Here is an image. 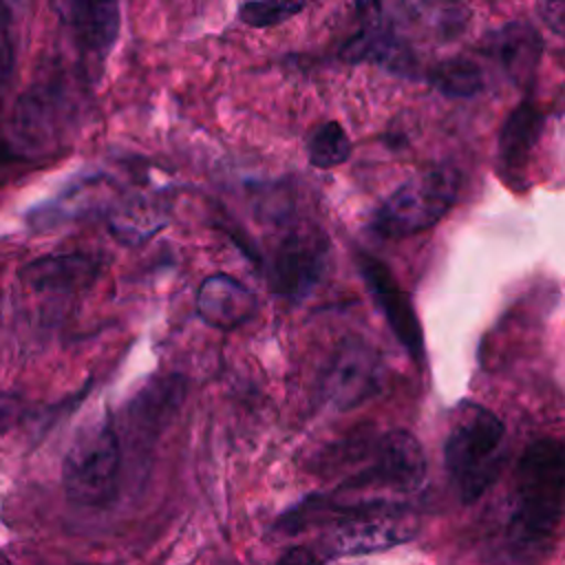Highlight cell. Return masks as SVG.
<instances>
[{
    "mask_svg": "<svg viewBox=\"0 0 565 565\" xmlns=\"http://www.w3.org/2000/svg\"><path fill=\"white\" fill-rule=\"evenodd\" d=\"M492 53L512 84L530 86L543 55V38L530 22L516 20L492 35Z\"/></svg>",
    "mask_w": 565,
    "mask_h": 565,
    "instance_id": "cell-13",
    "label": "cell"
},
{
    "mask_svg": "<svg viewBox=\"0 0 565 565\" xmlns=\"http://www.w3.org/2000/svg\"><path fill=\"white\" fill-rule=\"evenodd\" d=\"M86 55L106 57L119 33V0H53Z\"/></svg>",
    "mask_w": 565,
    "mask_h": 565,
    "instance_id": "cell-11",
    "label": "cell"
},
{
    "mask_svg": "<svg viewBox=\"0 0 565 565\" xmlns=\"http://www.w3.org/2000/svg\"><path fill=\"white\" fill-rule=\"evenodd\" d=\"M459 174L450 166H433L404 181L373 214L371 227L386 238L419 234L439 223L455 205Z\"/></svg>",
    "mask_w": 565,
    "mask_h": 565,
    "instance_id": "cell-4",
    "label": "cell"
},
{
    "mask_svg": "<svg viewBox=\"0 0 565 565\" xmlns=\"http://www.w3.org/2000/svg\"><path fill=\"white\" fill-rule=\"evenodd\" d=\"M305 9V0H247L238 9V18L254 29L276 26Z\"/></svg>",
    "mask_w": 565,
    "mask_h": 565,
    "instance_id": "cell-20",
    "label": "cell"
},
{
    "mask_svg": "<svg viewBox=\"0 0 565 565\" xmlns=\"http://www.w3.org/2000/svg\"><path fill=\"white\" fill-rule=\"evenodd\" d=\"M97 271V260L86 254H55L29 263L22 269V278L35 289L68 291L88 285Z\"/></svg>",
    "mask_w": 565,
    "mask_h": 565,
    "instance_id": "cell-15",
    "label": "cell"
},
{
    "mask_svg": "<svg viewBox=\"0 0 565 565\" xmlns=\"http://www.w3.org/2000/svg\"><path fill=\"white\" fill-rule=\"evenodd\" d=\"M444 461L457 497L472 503L497 481L505 461V426L486 406L461 402L448 426Z\"/></svg>",
    "mask_w": 565,
    "mask_h": 565,
    "instance_id": "cell-2",
    "label": "cell"
},
{
    "mask_svg": "<svg viewBox=\"0 0 565 565\" xmlns=\"http://www.w3.org/2000/svg\"><path fill=\"white\" fill-rule=\"evenodd\" d=\"M223 565H234V563H223Z\"/></svg>",
    "mask_w": 565,
    "mask_h": 565,
    "instance_id": "cell-24",
    "label": "cell"
},
{
    "mask_svg": "<svg viewBox=\"0 0 565 565\" xmlns=\"http://www.w3.org/2000/svg\"><path fill=\"white\" fill-rule=\"evenodd\" d=\"M419 523L402 508L373 510L342 516V521L322 539L327 558L342 554H366L413 541Z\"/></svg>",
    "mask_w": 565,
    "mask_h": 565,
    "instance_id": "cell-5",
    "label": "cell"
},
{
    "mask_svg": "<svg viewBox=\"0 0 565 565\" xmlns=\"http://www.w3.org/2000/svg\"><path fill=\"white\" fill-rule=\"evenodd\" d=\"M163 223H166V218L154 203L137 199V201L121 205V210L113 214L110 230H113V234L119 236V241L139 243V241H146L148 236H152Z\"/></svg>",
    "mask_w": 565,
    "mask_h": 565,
    "instance_id": "cell-18",
    "label": "cell"
},
{
    "mask_svg": "<svg viewBox=\"0 0 565 565\" xmlns=\"http://www.w3.org/2000/svg\"><path fill=\"white\" fill-rule=\"evenodd\" d=\"M329 247L318 230H291L271 256V285L280 296L302 298L324 276Z\"/></svg>",
    "mask_w": 565,
    "mask_h": 565,
    "instance_id": "cell-8",
    "label": "cell"
},
{
    "mask_svg": "<svg viewBox=\"0 0 565 565\" xmlns=\"http://www.w3.org/2000/svg\"><path fill=\"white\" fill-rule=\"evenodd\" d=\"M358 267H360V274H362L375 305L380 307L382 316L386 318L388 327L393 329L395 338L402 342V347L408 351V355L417 364H422L424 338H422L419 320L413 311V305H411L406 291L397 285L391 269L375 256L360 252Z\"/></svg>",
    "mask_w": 565,
    "mask_h": 565,
    "instance_id": "cell-10",
    "label": "cell"
},
{
    "mask_svg": "<svg viewBox=\"0 0 565 565\" xmlns=\"http://www.w3.org/2000/svg\"><path fill=\"white\" fill-rule=\"evenodd\" d=\"M382 360L358 338L342 342L324 371L322 397L335 411H349L373 397L382 386Z\"/></svg>",
    "mask_w": 565,
    "mask_h": 565,
    "instance_id": "cell-6",
    "label": "cell"
},
{
    "mask_svg": "<svg viewBox=\"0 0 565 565\" xmlns=\"http://www.w3.org/2000/svg\"><path fill=\"white\" fill-rule=\"evenodd\" d=\"M68 121V99L60 90L42 86L15 102L9 117V135L22 152H46L62 141Z\"/></svg>",
    "mask_w": 565,
    "mask_h": 565,
    "instance_id": "cell-7",
    "label": "cell"
},
{
    "mask_svg": "<svg viewBox=\"0 0 565 565\" xmlns=\"http://www.w3.org/2000/svg\"><path fill=\"white\" fill-rule=\"evenodd\" d=\"M543 22L561 35L565 31V0H536Z\"/></svg>",
    "mask_w": 565,
    "mask_h": 565,
    "instance_id": "cell-22",
    "label": "cell"
},
{
    "mask_svg": "<svg viewBox=\"0 0 565 565\" xmlns=\"http://www.w3.org/2000/svg\"><path fill=\"white\" fill-rule=\"evenodd\" d=\"M256 296L227 274L207 276L196 294V311L210 327L234 329L256 313Z\"/></svg>",
    "mask_w": 565,
    "mask_h": 565,
    "instance_id": "cell-12",
    "label": "cell"
},
{
    "mask_svg": "<svg viewBox=\"0 0 565 565\" xmlns=\"http://www.w3.org/2000/svg\"><path fill=\"white\" fill-rule=\"evenodd\" d=\"M360 31L342 46L340 57L351 64L375 62L393 73L413 75L417 60L406 42H402L384 22L382 0H355Z\"/></svg>",
    "mask_w": 565,
    "mask_h": 565,
    "instance_id": "cell-9",
    "label": "cell"
},
{
    "mask_svg": "<svg viewBox=\"0 0 565 565\" xmlns=\"http://www.w3.org/2000/svg\"><path fill=\"white\" fill-rule=\"evenodd\" d=\"M545 126L543 110L525 99L505 117L499 132V161L508 177H521Z\"/></svg>",
    "mask_w": 565,
    "mask_h": 565,
    "instance_id": "cell-14",
    "label": "cell"
},
{
    "mask_svg": "<svg viewBox=\"0 0 565 565\" xmlns=\"http://www.w3.org/2000/svg\"><path fill=\"white\" fill-rule=\"evenodd\" d=\"M307 152H309V163L313 168L329 170L349 159L351 141L338 121H327L311 135Z\"/></svg>",
    "mask_w": 565,
    "mask_h": 565,
    "instance_id": "cell-19",
    "label": "cell"
},
{
    "mask_svg": "<svg viewBox=\"0 0 565 565\" xmlns=\"http://www.w3.org/2000/svg\"><path fill=\"white\" fill-rule=\"evenodd\" d=\"M0 565H11V563H9V558H7L4 554H0Z\"/></svg>",
    "mask_w": 565,
    "mask_h": 565,
    "instance_id": "cell-23",
    "label": "cell"
},
{
    "mask_svg": "<svg viewBox=\"0 0 565 565\" xmlns=\"http://www.w3.org/2000/svg\"><path fill=\"white\" fill-rule=\"evenodd\" d=\"M428 82L450 99L472 97L483 88L481 68L466 57H450V60L437 62L428 71Z\"/></svg>",
    "mask_w": 565,
    "mask_h": 565,
    "instance_id": "cell-16",
    "label": "cell"
},
{
    "mask_svg": "<svg viewBox=\"0 0 565 565\" xmlns=\"http://www.w3.org/2000/svg\"><path fill=\"white\" fill-rule=\"evenodd\" d=\"M402 9L408 20L437 35H457L468 20L466 9L457 0H402Z\"/></svg>",
    "mask_w": 565,
    "mask_h": 565,
    "instance_id": "cell-17",
    "label": "cell"
},
{
    "mask_svg": "<svg viewBox=\"0 0 565 565\" xmlns=\"http://www.w3.org/2000/svg\"><path fill=\"white\" fill-rule=\"evenodd\" d=\"M565 501V450L558 439H539L525 448L514 470L510 541L525 550L543 547L556 532Z\"/></svg>",
    "mask_w": 565,
    "mask_h": 565,
    "instance_id": "cell-1",
    "label": "cell"
},
{
    "mask_svg": "<svg viewBox=\"0 0 565 565\" xmlns=\"http://www.w3.org/2000/svg\"><path fill=\"white\" fill-rule=\"evenodd\" d=\"M324 561L327 556L322 554V550L309 545H294L278 558L276 565H322Z\"/></svg>",
    "mask_w": 565,
    "mask_h": 565,
    "instance_id": "cell-21",
    "label": "cell"
},
{
    "mask_svg": "<svg viewBox=\"0 0 565 565\" xmlns=\"http://www.w3.org/2000/svg\"><path fill=\"white\" fill-rule=\"evenodd\" d=\"M119 470V435L113 417L108 413H102L75 433L66 450L62 463L64 492L77 505L104 508L117 494Z\"/></svg>",
    "mask_w": 565,
    "mask_h": 565,
    "instance_id": "cell-3",
    "label": "cell"
}]
</instances>
